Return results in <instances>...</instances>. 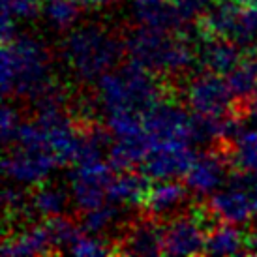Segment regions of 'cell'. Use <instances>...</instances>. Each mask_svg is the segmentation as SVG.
<instances>
[{
	"label": "cell",
	"instance_id": "cell-26",
	"mask_svg": "<svg viewBox=\"0 0 257 257\" xmlns=\"http://www.w3.org/2000/svg\"><path fill=\"white\" fill-rule=\"evenodd\" d=\"M68 253L81 257H94V255H109L114 253V242H109L100 235H88V233H79V236L72 242Z\"/></svg>",
	"mask_w": 257,
	"mask_h": 257
},
{
	"label": "cell",
	"instance_id": "cell-28",
	"mask_svg": "<svg viewBox=\"0 0 257 257\" xmlns=\"http://www.w3.org/2000/svg\"><path fill=\"white\" fill-rule=\"evenodd\" d=\"M2 143L6 149H10L15 141V134H17V128H19V113H17V109L14 105H10V103H4V107H2Z\"/></svg>",
	"mask_w": 257,
	"mask_h": 257
},
{
	"label": "cell",
	"instance_id": "cell-17",
	"mask_svg": "<svg viewBox=\"0 0 257 257\" xmlns=\"http://www.w3.org/2000/svg\"><path fill=\"white\" fill-rule=\"evenodd\" d=\"M229 88L235 98L233 111L238 114H246V107L251 98L257 94V55L255 51H250L242 62L236 66L227 77Z\"/></svg>",
	"mask_w": 257,
	"mask_h": 257
},
{
	"label": "cell",
	"instance_id": "cell-24",
	"mask_svg": "<svg viewBox=\"0 0 257 257\" xmlns=\"http://www.w3.org/2000/svg\"><path fill=\"white\" fill-rule=\"evenodd\" d=\"M81 214L83 216L79 220V227H81L83 233L103 236V233L109 231L118 221L122 212H120V205H114V203L107 201L105 205L92 208V210H86V212H81Z\"/></svg>",
	"mask_w": 257,
	"mask_h": 257
},
{
	"label": "cell",
	"instance_id": "cell-31",
	"mask_svg": "<svg viewBox=\"0 0 257 257\" xmlns=\"http://www.w3.org/2000/svg\"><path fill=\"white\" fill-rule=\"evenodd\" d=\"M251 197H253V205H255V214H257V184L251 190Z\"/></svg>",
	"mask_w": 257,
	"mask_h": 257
},
{
	"label": "cell",
	"instance_id": "cell-10",
	"mask_svg": "<svg viewBox=\"0 0 257 257\" xmlns=\"http://www.w3.org/2000/svg\"><path fill=\"white\" fill-rule=\"evenodd\" d=\"M58 164L53 150H27L21 147H10L4 154V175L8 180L17 184H32L45 182L47 177L55 171Z\"/></svg>",
	"mask_w": 257,
	"mask_h": 257
},
{
	"label": "cell",
	"instance_id": "cell-11",
	"mask_svg": "<svg viewBox=\"0 0 257 257\" xmlns=\"http://www.w3.org/2000/svg\"><path fill=\"white\" fill-rule=\"evenodd\" d=\"M114 253L120 255H162L164 253V223L149 214L130 220L120 227L114 242Z\"/></svg>",
	"mask_w": 257,
	"mask_h": 257
},
{
	"label": "cell",
	"instance_id": "cell-8",
	"mask_svg": "<svg viewBox=\"0 0 257 257\" xmlns=\"http://www.w3.org/2000/svg\"><path fill=\"white\" fill-rule=\"evenodd\" d=\"M221 77L223 75L220 73L205 70L188 83L186 100L193 113L220 116L233 111L235 98L229 88V83Z\"/></svg>",
	"mask_w": 257,
	"mask_h": 257
},
{
	"label": "cell",
	"instance_id": "cell-7",
	"mask_svg": "<svg viewBox=\"0 0 257 257\" xmlns=\"http://www.w3.org/2000/svg\"><path fill=\"white\" fill-rule=\"evenodd\" d=\"M231 169V149L214 145L195 158L190 171L186 173V184L193 193L208 197L218 192L223 182L227 184Z\"/></svg>",
	"mask_w": 257,
	"mask_h": 257
},
{
	"label": "cell",
	"instance_id": "cell-13",
	"mask_svg": "<svg viewBox=\"0 0 257 257\" xmlns=\"http://www.w3.org/2000/svg\"><path fill=\"white\" fill-rule=\"evenodd\" d=\"M130 14L139 27L177 32H182L188 27L175 0H132Z\"/></svg>",
	"mask_w": 257,
	"mask_h": 257
},
{
	"label": "cell",
	"instance_id": "cell-9",
	"mask_svg": "<svg viewBox=\"0 0 257 257\" xmlns=\"http://www.w3.org/2000/svg\"><path fill=\"white\" fill-rule=\"evenodd\" d=\"M195 158L197 154L186 141H160L152 145L139 167L150 180H173L186 177Z\"/></svg>",
	"mask_w": 257,
	"mask_h": 257
},
{
	"label": "cell",
	"instance_id": "cell-21",
	"mask_svg": "<svg viewBox=\"0 0 257 257\" xmlns=\"http://www.w3.org/2000/svg\"><path fill=\"white\" fill-rule=\"evenodd\" d=\"M70 199L72 197L64 188L40 182V184H36L34 192L30 193V207H32L34 214L51 218V216L64 214Z\"/></svg>",
	"mask_w": 257,
	"mask_h": 257
},
{
	"label": "cell",
	"instance_id": "cell-3",
	"mask_svg": "<svg viewBox=\"0 0 257 257\" xmlns=\"http://www.w3.org/2000/svg\"><path fill=\"white\" fill-rule=\"evenodd\" d=\"M51 81V58L42 43L17 36L2 43V94L4 98L32 101Z\"/></svg>",
	"mask_w": 257,
	"mask_h": 257
},
{
	"label": "cell",
	"instance_id": "cell-18",
	"mask_svg": "<svg viewBox=\"0 0 257 257\" xmlns=\"http://www.w3.org/2000/svg\"><path fill=\"white\" fill-rule=\"evenodd\" d=\"M2 253L6 257H25V255H55V251L51 248L47 231L40 225H30L23 229L21 233H12L6 235Z\"/></svg>",
	"mask_w": 257,
	"mask_h": 257
},
{
	"label": "cell",
	"instance_id": "cell-12",
	"mask_svg": "<svg viewBox=\"0 0 257 257\" xmlns=\"http://www.w3.org/2000/svg\"><path fill=\"white\" fill-rule=\"evenodd\" d=\"M190 188L188 184L177 182V180H158V184L150 188L149 195L141 207L145 214L152 216L162 223L173 216L184 212L190 207Z\"/></svg>",
	"mask_w": 257,
	"mask_h": 257
},
{
	"label": "cell",
	"instance_id": "cell-20",
	"mask_svg": "<svg viewBox=\"0 0 257 257\" xmlns=\"http://www.w3.org/2000/svg\"><path fill=\"white\" fill-rule=\"evenodd\" d=\"M205 253L207 255H238V253H246V235L236 229L235 223L218 221L214 227L208 231Z\"/></svg>",
	"mask_w": 257,
	"mask_h": 257
},
{
	"label": "cell",
	"instance_id": "cell-19",
	"mask_svg": "<svg viewBox=\"0 0 257 257\" xmlns=\"http://www.w3.org/2000/svg\"><path fill=\"white\" fill-rule=\"evenodd\" d=\"M150 188H152L150 179L143 171H124L116 179H113L111 186L107 188V201L120 205V207L143 205Z\"/></svg>",
	"mask_w": 257,
	"mask_h": 257
},
{
	"label": "cell",
	"instance_id": "cell-33",
	"mask_svg": "<svg viewBox=\"0 0 257 257\" xmlns=\"http://www.w3.org/2000/svg\"><path fill=\"white\" fill-rule=\"evenodd\" d=\"M255 55H257V49H255Z\"/></svg>",
	"mask_w": 257,
	"mask_h": 257
},
{
	"label": "cell",
	"instance_id": "cell-1",
	"mask_svg": "<svg viewBox=\"0 0 257 257\" xmlns=\"http://www.w3.org/2000/svg\"><path fill=\"white\" fill-rule=\"evenodd\" d=\"M126 57L162 77H180L193 70L197 47L177 30L132 27L124 34Z\"/></svg>",
	"mask_w": 257,
	"mask_h": 257
},
{
	"label": "cell",
	"instance_id": "cell-27",
	"mask_svg": "<svg viewBox=\"0 0 257 257\" xmlns=\"http://www.w3.org/2000/svg\"><path fill=\"white\" fill-rule=\"evenodd\" d=\"M40 10V0H2V15H10L15 21L34 19Z\"/></svg>",
	"mask_w": 257,
	"mask_h": 257
},
{
	"label": "cell",
	"instance_id": "cell-16",
	"mask_svg": "<svg viewBox=\"0 0 257 257\" xmlns=\"http://www.w3.org/2000/svg\"><path fill=\"white\" fill-rule=\"evenodd\" d=\"M242 10L244 4L240 0H212L205 14L197 19V34L233 40Z\"/></svg>",
	"mask_w": 257,
	"mask_h": 257
},
{
	"label": "cell",
	"instance_id": "cell-15",
	"mask_svg": "<svg viewBox=\"0 0 257 257\" xmlns=\"http://www.w3.org/2000/svg\"><path fill=\"white\" fill-rule=\"evenodd\" d=\"M207 207L216 221H227L235 225L248 223L255 212L250 190L235 188V186H227L225 190H218L212 195H208Z\"/></svg>",
	"mask_w": 257,
	"mask_h": 257
},
{
	"label": "cell",
	"instance_id": "cell-2",
	"mask_svg": "<svg viewBox=\"0 0 257 257\" xmlns=\"http://www.w3.org/2000/svg\"><path fill=\"white\" fill-rule=\"evenodd\" d=\"M62 57L79 79L96 83L126 57V43L124 36L90 23L72 30L64 38Z\"/></svg>",
	"mask_w": 257,
	"mask_h": 257
},
{
	"label": "cell",
	"instance_id": "cell-25",
	"mask_svg": "<svg viewBox=\"0 0 257 257\" xmlns=\"http://www.w3.org/2000/svg\"><path fill=\"white\" fill-rule=\"evenodd\" d=\"M103 199H107V190L105 188L72 179V201L79 212H86V210L101 207Z\"/></svg>",
	"mask_w": 257,
	"mask_h": 257
},
{
	"label": "cell",
	"instance_id": "cell-22",
	"mask_svg": "<svg viewBox=\"0 0 257 257\" xmlns=\"http://www.w3.org/2000/svg\"><path fill=\"white\" fill-rule=\"evenodd\" d=\"M43 227L47 231L51 248H53L55 253H64V251L70 250L72 242L79 236V233H81V227H79L77 221L64 214L45 218Z\"/></svg>",
	"mask_w": 257,
	"mask_h": 257
},
{
	"label": "cell",
	"instance_id": "cell-23",
	"mask_svg": "<svg viewBox=\"0 0 257 257\" xmlns=\"http://www.w3.org/2000/svg\"><path fill=\"white\" fill-rule=\"evenodd\" d=\"M79 0H45L42 6V14L45 21L55 30H68L77 23L81 15Z\"/></svg>",
	"mask_w": 257,
	"mask_h": 257
},
{
	"label": "cell",
	"instance_id": "cell-5",
	"mask_svg": "<svg viewBox=\"0 0 257 257\" xmlns=\"http://www.w3.org/2000/svg\"><path fill=\"white\" fill-rule=\"evenodd\" d=\"M216 218L207 203L190 205L184 212L164 221V253L167 255H199L205 253L210 223Z\"/></svg>",
	"mask_w": 257,
	"mask_h": 257
},
{
	"label": "cell",
	"instance_id": "cell-32",
	"mask_svg": "<svg viewBox=\"0 0 257 257\" xmlns=\"http://www.w3.org/2000/svg\"><path fill=\"white\" fill-rule=\"evenodd\" d=\"M242 4H251V2H257V0H240Z\"/></svg>",
	"mask_w": 257,
	"mask_h": 257
},
{
	"label": "cell",
	"instance_id": "cell-29",
	"mask_svg": "<svg viewBox=\"0 0 257 257\" xmlns=\"http://www.w3.org/2000/svg\"><path fill=\"white\" fill-rule=\"evenodd\" d=\"M246 253H250V255L255 253L257 255V223L251 225L246 233Z\"/></svg>",
	"mask_w": 257,
	"mask_h": 257
},
{
	"label": "cell",
	"instance_id": "cell-6",
	"mask_svg": "<svg viewBox=\"0 0 257 257\" xmlns=\"http://www.w3.org/2000/svg\"><path fill=\"white\" fill-rule=\"evenodd\" d=\"M143 124L152 145L160 141H186L192 145V114L171 94L143 111Z\"/></svg>",
	"mask_w": 257,
	"mask_h": 257
},
{
	"label": "cell",
	"instance_id": "cell-4",
	"mask_svg": "<svg viewBox=\"0 0 257 257\" xmlns=\"http://www.w3.org/2000/svg\"><path fill=\"white\" fill-rule=\"evenodd\" d=\"M160 77L162 75L130 60L96 81V98L105 114L120 109L143 113L152 103L167 96L165 83Z\"/></svg>",
	"mask_w": 257,
	"mask_h": 257
},
{
	"label": "cell",
	"instance_id": "cell-30",
	"mask_svg": "<svg viewBox=\"0 0 257 257\" xmlns=\"http://www.w3.org/2000/svg\"><path fill=\"white\" fill-rule=\"evenodd\" d=\"M116 0H79V4L86 10H96V8H103L109 4H114Z\"/></svg>",
	"mask_w": 257,
	"mask_h": 257
},
{
	"label": "cell",
	"instance_id": "cell-14",
	"mask_svg": "<svg viewBox=\"0 0 257 257\" xmlns=\"http://www.w3.org/2000/svg\"><path fill=\"white\" fill-rule=\"evenodd\" d=\"M195 47L201 68L220 75H229L244 58L242 47L229 38L199 36Z\"/></svg>",
	"mask_w": 257,
	"mask_h": 257
}]
</instances>
